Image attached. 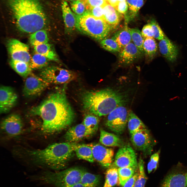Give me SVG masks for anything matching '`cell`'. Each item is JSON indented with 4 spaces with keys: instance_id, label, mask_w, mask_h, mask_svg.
Returning <instances> with one entry per match:
<instances>
[{
    "instance_id": "6da1fadb",
    "label": "cell",
    "mask_w": 187,
    "mask_h": 187,
    "mask_svg": "<svg viewBox=\"0 0 187 187\" xmlns=\"http://www.w3.org/2000/svg\"><path fill=\"white\" fill-rule=\"evenodd\" d=\"M30 112L40 118L41 132L47 135L68 128L72 123L75 116L63 90L50 94L39 105L31 109Z\"/></svg>"
},
{
    "instance_id": "7a4b0ae2",
    "label": "cell",
    "mask_w": 187,
    "mask_h": 187,
    "mask_svg": "<svg viewBox=\"0 0 187 187\" xmlns=\"http://www.w3.org/2000/svg\"><path fill=\"white\" fill-rule=\"evenodd\" d=\"M78 144L68 142L51 144L41 149L18 148L17 155L39 167L54 170L65 168Z\"/></svg>"
},
{
    "instance_id": "3957f363",
    "label": "cell",
    "mask_w": 187,
    "mask_h": 187,
    "mask_svg": "<svg viewBox=\"0 0 187 187\" xmlns=\"http://www.w3.org/2000/svg\"><path fill=\"white\" fill-rule=\"evenodd\" d=\"M7 4L20 31L31 34L45 25L46 17L39 0H8Z\"/></svg>"
},
{
    "instance_id": "277c9868",
    "label": "cell",
    "mask_w": 187,
    "mask_h": 187,
    "mask_svg": "<svg viewBox=\"0 0 187 187\" xmlns=\"http://www.w3.org/2000/svg\"><path fill=\"white\" fill-rule=\"evenodd\" d=\"M126 95L119 90L111 88L84 92L82 101L84 108L98 116L108 115L126 102Z\"/></svg>"
},
{
    "instance_id": "5b68a950",
    "label": "cell",
    "mask_w": 187,
    "mask_h": 187,
    "mask_svg": "<svg viewBox=\"0 0 187 187\" xmlns=\"http://www.w3.org/2000/svg\"><path fill=\"white\" fill-rule=\"evenodd\" d=\"M85 170L79 167H74L58 172L45 171L36 179L54 187H72L80 182Z\"/></svg>"
},
{
    "instance_id": "8992f818",
    "label": "cell",
    "mask_w": 187,
    "mask_h": 187,
    "mask_svg": "<svg viewBox=\"0 0 187 187\" xmlns=\"http://www.w3.org/2000/svg\"><path fill=\"white\" fill-rule=\"evenodd\" d=\"M76 28L100 41L106 38L112 30L111 26L103 18L88 14L79 16Z\"/></svg>"
},
{
    "instance_id": "52a82bcc",
    "label": "cell",
    "mask_w": 187,
    "mask_h": 187,
    "mask_svg": "<svg viewBox=\"0 0 187 187\" xmlns=\"http://www.w3.org/2000/svg\"><path fill=\"white\" fill-rule=\"evenodd\" d=\"M39 76L49 84H61L67 83L76 78L72 71L57 66H50L43 69Z\"/></svg>"
},
{
    "instance_id": "ba28073f",
    "label": "cell",
    "mask_w": 187,
    "mask_h": 187,
    "mask_svg": "<svg viewBox=\"0 0 187 187\" xmlns=\"http://www.w3.org/2000/svg\"><path fill=\"white\" fill-rule=\"evenodd\" d=\"M128 113L127 109L123 105L117 107L108 115L106 126L115 133H122L127 124Z\"/></svg>"
},
{
    "instance_id": "9c48e42d",
    "label": "cell",
    "mask_w": 187,
    "mask_h": 187,
    "mask_svg": "<svg viewBox=\"0 0 187 187\" xmlns=\"http://www.w3.org/2000/svg\"><path fill=\"white\" fill-rule=\"evenodd\" d=\"M113 165L118 168L129 167L136 170L138 168V163L133 149L129 145L121 147L115 156Z\"/></svg>"
},
{
    "instance_id": "30bf717a",
    "label": "cell",
    "mask_w": 187,
    "mask_h": 187,
    "mask_svg": "<svg viewBox=\"0 0 187 187\" xmlns=\"http://www.w3.org/2000/svg\"><path fill=\"white\" fill-rule=\"evenodd\" d=\"M25 79L23 94L26 97L39 96L50 84L39 76L31 72Z\"/></svg>"
},
{
    "instance_id": "8fae6325",
    "label": "cell",
    "mask_w": 187,
    "mask_h": 187,
    "mask_svg": "<svg viewBox=\"0 0 187 187\" xmlns=\"http://www.w3.org/2000/svg\"><path fill=\"white\" fill-rule=\"evenodd\" d=\"M131 140L136 149L148 154L151 153L155 143L149 131L146 128L131 134Z\"/></svg>"
},
{
    "instance_id": "7c38bea8",
    "label": "cell",
    "mask_w": 187,
    "mask_h": 187,
    "mask_svg": "<svg viewBox=\"0 0 187 187\" xmlns=\"http://www.w3.org/2000/svg\"><path fill=\"white\" fill-rule=\"evenodd\" d=\"M7 46L11 59L29 64L31 58L28 45L12 38L8 41Z\"/></svg>"
},
{
    "instance_id": "4fadbf2b",
    "label": "cell",
    "mask_w": 187,
    "mask_h": 187,
    "mask_svg": "<svg viewBox=\"0 0 187 187\" xmlns=\"http://www.w3.org/2000/svg\"><path fill=\"white\" fill-rule=\"evenodd\" d=\"M23 127V123L21 116L16 114L9 115L2 120L1 124L2 131L10 137L20 135Z\"/></svg>"
},
{
    "instance_id": "5bb4252c",
    "label": "cell",
    "mask_w": 187,
    "mask_h": 187,
    "mask_svg": "<svg viewBox=\"0 0 187 187\" xmlns=\"http://www.w3.org/2000/svg\"><path fill=\"white\" fill-rule=\"evenodd\" d=\"M18 96L14 90L10 86L2 85L0 89V112L7 113L16 104Z\"/></svg>"
},
{
    "instance_id": "9a60e30c",
    "label": "cell",
    "mask_w": 187,
    "mask_h": 187,
    "mask_svg": "<svg viewBox=\"0 0 187 187\" xmlns=\"http://www.w3.org/2000/svg\"><path fill=\"white\" fill-rule=\"evenodd\" d=\"M91 144L94 160L104 167L108 168L110 166L113 161V150L99 144Z\"/></svg>"
},
{
    "instance_id": "2e32d148",
    "label": "cell",
    "mask_w": 187,
    "mask_h": 187,
    "mask_svg": "<svg viewBox=\"0 0 187 187\" xmlns=\"http://www.w3.org/2000/svg\"><path fill=\"white\" fill-rule=\"evenodd\" d=\"M143 54L134 44L131 42L119 52V63L124 65L130 64L140 58Z\"/></svg>"
},
{
    "instance_id": "e0dca14e",
    "label": "cell",
    "mask_w": 187,
    "mask_h": 187,
    "mask_svg": "<svg viewBox=\"0 0 187 187\" xmlns=\"http://www.w3.org/2000/svg\"><path fill=\"white\" fill-rule=\"evenodd\" d=\"M92 135L82 122L69 128L65 134L64 137L67 142L76 143Z\"/></svg>"
},
{
    "instance_id": "ac0fdd59",
    "label": "cell",
    "mask_w": 187,
    "mask_h": 187,
    "mask_svg": "<svg viewBox=\"0 0 187 187\" xmlns=\"http://www.w3.org/2000/svg\"><path fill=\"white\" fill-rule=\"evenodd\" d=\"M158 47L161 53L168 61L175 62L178 54L177 46L166 36L160 40Z\"/></svg>"
},
{
    "instance_id": "d6986e66",
    "label": "cell",
    "mask_w": 187,
    "mask_h": 187,
    "mask_svg": "<svg viewBox=\"0 0 187 187\" xmlns=\"http://www.w3.org/2000/svg\"><path fill=\"white\" fill-rule=\"evenodd\" d=\"M103 18L114 29L118 25L123 17V15L119 12L107 2L103 7Z\"/></svg>"
},
{
    "instance_id": "ffe728a7",
    "label": "cell",
    "mask_w": 187,
    "mask_h": 187,
    "mask_svg": "<svg viewBox=\"0 0 187 187\" xmlns=\"http://www.w3.org/2000/svg\"><path fill=\"white\" fill-rule=\"evenodd\" d=\"M62 8L65 29L67 32H71L76 28L79 16L71 11L66 1L62 3Z\"/></svg>"
},
{
    "instance_id": "44dd1931",
    "label": "cell",
    "mask_w": 187,
    "mask_h": 187,
    "mask_svg": "<svg viewBox=\"0 0 187 187\" xmlns=\"http://www.w3.org/2000/svg\"><path fill=\"white\" fill-rule=\"evenodd\" d=\"M99 142L102 144L110 147H121L124 144L123 141L118 136L102 129L100 130Z\"/></svg>"
},
{
    "instance_id": "7402d4cb",
    "label": "cell",
    "mask_w": 187,
    "mask_h": 187,
    "mask_svg": "<svg viewBox=\"0 0 187 187\" xmlns=\"http://www.w3.org/2000/svg\"><path fill=\"white\" fill-rule=\"evenodd\" d=\"M161 187H186L185 175L180 173L170 174L165 178Z\"/></svg>"
},
{
    "instance_id": "603a6c76",
    "label": "cell",
    "mask_w": 187,
    "mask_h": 187,
    "mask_svg": "<svg viewBox=\"0 0 187 187\" xmlns=\"http://www.w3.org/2000/svg\"><path fill=\"white\" fill-rule=\"evenodd\" d=\"M74 152L77 157L79 159L87 161L89 162H94V159L91 144H78Z\"/></svg>"
},
{
    "instance_id": "cb8c5ba5",
    "label": "cell",
    "mask_w": 187,
    "mask_h": 187,
    "mask_svg": "<svg viewBox=\"0 0 187 187\" xmlns=\"http://www.w3.org/2000/svg\"><path fill=\"white\" fill-rule=\"evenodd\" d=\"M128 9L124 15L125 24L127 25L129 22L137 15L138 11L143 4V0H126Z\"/></svg>"
},
{
    "instance_id": "d4e9b609",
    "label": "cell",
    "mask_w": 187,
    "mask_h": 187,
    "mask_svg": "<svg viewBox=\"0 0 187 187\" xmlns=\"http://www.w3.org/2000/svg\"><path fill=\"white\" fill-rule=\"evenodd\" d=\"M118 44L121 50L132 41L127 25L115 32L111 38Z\"/></svg>"
},
{
    "instance_id": "484cf974",
    "label": "cell",
    "mask_w": 187,
    "mask_h": 187,
    "mask_svg": "<svg viewBox=\"0 0 187 187\" xmlns=\"http://www.w3.org/2000/svg\"><path fill=\"white\" fill-rule=\"evenodd\" d=\"M36 53L46 57L49 60L57 61V56L48 43L42 44L33 46Z\"/></svg>"
},
{
    "instance_id": "4316f807",
    "label": "cell",
    "mask_w": 187,
    "mask_h": 187,
    "mask_svg": "<svg viewBox=\"0 0 187 187\" xmlns=\"http://www.w3.org/2000/svg\"><path fill=\"white\" fill-rule=\"evenodd\" d=\"M9 63L12 68L24 78H25L31 73L32 69L29 63L12 59Z\"/></svg>"
},
{
    "instance_id": "83f0119b",
    "label": "cell",
    "mask_w": 187,
    "mask_h": 187,
    "mask_svg": "<svg viewBox=\"0 0 187 187\" xmlns=\"http://www.w3.org/2000/svg\"><path fill=\"white\" fill-rule=\"evenodd\" d=\"M127 124L131 135L139 130L146 128L143 122L131 111L129 112Z\"/></svg>"
},
{
    "instance_id": "f1b7e54d",
    "label": "cell",
    "mask_w": 187,
    "mask_h": 187,
    "mask_svg": "<svg viewBox=\"0 0 187 187\" xmlns=\"http://www.w3.org/2000/svg\"><path fill=\"white\" fill-rule=\"evenodd\" d=\"M101 179L100 175L92 174L85 170L80 182L88 187H98Z\"/></svg>"
},
{
    "instance_id": "f546056e",
    "label": "cell",
    "mask_w": 187,
    "mask_h": 187,
    "mask_svg": "<svg viewBox=\"0 0 187 187\" xmlns=\"http://www.w3.org/2000/svg\"><path fill=\"white\" fill-rule=\"evenodd\" d=\"M144 54L148 58L151 60L153 58L157 52V46L153 38L145 39L143 45Z\"/></svg>"
},
{
    "instance_id": "4dcf8cb0",
    "label": "cell",
    "mask_w": 187,
    "mask_h": 187,
    "mask_svg": "<svg viewBox=\"0 0 187 187\" xmlns=\"http://www.w3.org/2000/svg\"><path fill=\"white\" fill-rule=\"evenodd\" d=\"M99 122L98 116L90 113L85 115L82 122L88 130L93 135L98 129Z\"/></svg>"
},
{
    "instance_id": "1f68e13d",
    "label": "cell",
    "mask_w": 187,
    "mask_h": 187,
    "mask_svg": "<svg viewBox=\"0 0 187 187\" xmlns=\"http://www.w3.org/2000/svg\"><path fill=\"white\" fill-rule=\"evenodd\" d=\"M119 181L118 169L113 166L106 170L105 178L103 187H113Z\"/></svg>"
},
{
    "instance_id": "d6a6232c",
    "label": "cell",
    "mask_w": 187,
    "mask_h": 187,
    "mask_svg": "<svg viewBox=\"0 0 187 187\" xmlns=\"http://www.w3.org/2000/svg\"><path fill=\"white\" fill-rule=\"evenodd\" d=\"M29 40L30 43L33 46L48 43L49 38L46 31L42 29L31 34Z\"/></svg>"
},
{
    "instance_id": "836d02e7",
    "label": "cell",
    "mask_w": 187,
    "mask_h": 187,
    "mask_svg": "<svg viewBox=\"0 0 187 187\" xmlns=\"http://www.w3.org/2000/svg\"><path fill=\"white\" fill-rule=\"evenodd\" d=\"M48 60L45 57L36 52L31 57L29 64L32 70L44 68L48 64Z\"/></svg>"
},
{
    "instance_id": "e575fe53",
    "label": "cell",
    "mask_w": 187,
    "mask_h": 187,
    "mask_svg": "<svg viewBox=\"0 0 187 187\" xmlns=\"http://www.w3.org/2000/svg\"><path fill=\"white\" fill-rule=\"evenodd\" d=\"M128 31L133 43L143 54H144L143 45L145 39L142 36L141 32L136 28H128Z\"/></svg>"
},
{
    "instance_id": "d590c367",
    "label": "cell",
    "mask_w": 187,
    "mask_h": 187,
    "mask_svg": "<svg viewBox=\"0 0 187 187\" xmlns=\"http://www.w3.org/2000/svg\"><path fill=\"white\" fill-rule=\"evenodd\" d=\"M135 171L133 168L129 167L119 168L118 172L120 185L123 186L135 174Z\"/></svg>"
},
{
    "instance_id": "8d00e7d4",
    "label": "cell",
    "mask_w": 187,
    "mask_h": 187,
    "mask_svg": "<svg viewBox=\"0 0 187 187\" xmlns=\"http://www.w3.org/2000/svg\"><path fill=\"white\" fill-rule=\"evenodd\" d=\"M71 8L74 13L81 16L85 14L88 10L87 6L83 1L77 0L70 3Z\"/></svg>"
},
{
    "instance_id": "74e56055",
    "label": "cell",
    "mask_w": 187,
    "mask_h": 187,
    "mask_svg": "<svg viewBox=\"0 0 187 187\" xmlns=\"http://www.w3.org/2000/svg\"><path fill=\"white\" fill-rule=\"evenodd\" d=\"M100 44L104 49L112 52H119L121 49L112 38H105L100 41Z\"/></svg>"
},
{
    "instance_id": "f35d334b",
    "label": "cell",
    "mask_w": 187,
    "mask_h": 187,
    "mask_svg": "<svg viewBox=\"0 0 187 187\" xmlns=\"http://www.w3.org/2000/svg\"><path fill=\"white\" fill-rule=\"evenodd\" d=\"M138 174L134 187H144L147 178L144 171V162L141 159H140L138 163Z\"/></svg>"
},
{
    "instance_id": "ab89813d",
    "label": "cell",
    "mask_w": 187,
    "mask_h": 187,
    "mask_svg": "<svg viewBox=\"0 0 187 187\" xmlns=\"http://www.w3.org/2000/svg\"><path fill=\"white\" fill-rule=\"evenodd\" d=\"M149 23L152 27L153 37L159 40L162 39L165 35L157 22L155 19H152Z\"/></svg>"
},
{
    "instance_id": "60d3db41",
    "label": "cell",
    "mask_w": 187,
    "mask_h": 187,
    "mask_svg": "<svg viewBox=\"0 0 187 187\" xmlns=\"http://www.w3.org/2000/svg\"><path fill=\"white\" fill-rule=\"evenodd\" d=\"M160 152V151L159 150L151 156L147 165L148 171L149 173L157 169L159 160Z\"/></svg>"
},
{
    "instance_id": "b9f144b4",
    "label": "cell",
    "mask_w": 187,
    "mask_h": 187,
    "mask_svg": "<svg viewBox=\"0 0 187 187\" xmlns=\"http://www.w3.org/2000/svg\"><path fill=\"white\" fill-rule=\"evenodd\" d=\"M86 14H89L97 18H103V7L98 6L89 8Z\"/></svg>"
},
{
    "instance_id": "7bdbcfd3",
    "label": "cell",
    "mask_w": 187,
    "mask_h": 187,
    "mask_svg": "<svg viewBox=\"0 0 187 187\" xmlns=\"http://www.w3.org/2000/svg\"><path fill=\"white\" fill-rule=\"evenodd\" d=\"M141 34L144 39L153 38V33L151 26L149 22L144 25L142 29Z\"/></svg>"
},
{
    "instance_id": "ee69618b",
    "label": "cell",
    "mask_w": 187,
    "mask_h": 187,
    "mask_svg": "<svg viewBox=\"0 0 187 187\" xmlns=\"http://www.w3.org/2000/svg\"><path fill=\"white\" fill-rule=\"evenodd\" d=\"M84 1L88 9L96 7L101 6L103 7L107 2L104 0H85Z\"/></svg>"
},
{
    "instance_id": "f6af8a7d",
    "label": "cell",
    "mask_w": 187,
    "mask_h": 187,
    "mask_svg": "<svg viewBox=\"0 0 187 187\" xmlns=\"http://www.w3.org/2000/svg\"><path fill=\"white\" fill-rule=\"evenodd\" d=\"M114 8L119 12L125 15L128 9V6L126 0L119 1Z\"/></svg>"
},
{
    "instance_id": "bcb514c9",
    "label": "cell",
    "mask_w": 187,
    "mask_h": 187,
    "mask_svg": "<svg viewBox=\"0 0 187 187\" xmlns=\"http://www.w3.org/2000/svg\"><path fill=\"white\" fill-rule=\"evenodd\" d=\"M138 173H135L125 183L123 187H134L135 183L138 177Z\"/></svg>"
},
{
    "instance_id": "7dc6e473",
    "label": "cell",
    "mask_w": 187,
    "mask_h": 187,
    "mask_svg": "<svg viewBox=\"0 0 187 187\" xmlns=\"http://www.w3.org/2000/svg\"><path fill=\"white\" fill-rule=\"evenodd\" d=\"M108 2L110 4L115 7L119 1L118 0H108Z\"/></svg>"
},
{
    "instance_id": "c3c4849f",
    "label": "cell",
    "mask_w": 187,
    "mask_h": 187,
    "mask_svg": "<svg viewBox=\"0 0 187 187\" xmlns=\"http://www.w3.org/2000/svg\"><path fill=\"white\" fill-rule=\"evenodd\" d=\"M72 187H88L80 182L78 183L73 186Z\"/></svg>"
},
{
    "instance_id": "681fc988",
    "label": "cell",
    "mask_w": 187,
    "mask_h": 187,
    "mask_svg": "<svg viewBox=\"0 0 187 187\" xmlns=\"http://www.w3.org/2000/svg\"><path fill=\"white\" fill-rule=\"evenodd\" d=\"M185 176L186 179V187H187V172L185 175Z\"/></svg>"
},
{
    "instance_id": "f907efd6",
    "label": "cell",
    "mask_w": 187,
    "mask_h": 187,
    "mask_svg": "<svg viewBox=\"0 0 187 187\" xmlns=\"http://www.w3.org/2000/svg\"><path fill=\"white\" fill-rule=\"evenodd\" d=\"M66 0V1H76V0Z\"/></svg>"
},
{
    "instance_id": "816d5d0a",
    "label": "cell",
    "mask_w": 187,
    "mask_h": 187,
    "mask_svg": "<svg viewBox=\"0 0 187 187\" xmlns=\"http://www.w3.org/2000/svg\"><path fill=\"white\" fill-rule=\"evenodd\" d=\"M104 0L106 2H108V0Z\"/></svg>"
},
{
    "instance_id": "f5cc1de1",
    "label": "cell",
    "mask_w": 187,
    "mask_h": 187,
    "mask_svg": "<svg viewBox=\"0 0 187 187\" xmlns=\"http://www.w3.org/2000/svg\"><path fill=\"white\" fill-rule=\"evenodd\" d=\"M119 1H123V0H118Z\"/></svg>"
},
{
    "instance_id": "db71d44e",
    "label": "cell",
    "mask_w": 187,
    "mask_h": 187,
    "mask_svg": "<svg viewBox=\"0 0 187 187\" xmlns=\"http://www.w3.org/2000/svg\"><path fill=\"white\" fill-rule=\"evenodd\" d=\"M79 0L84 1L85 0Z\"/></svg>"
}]
</instances>
